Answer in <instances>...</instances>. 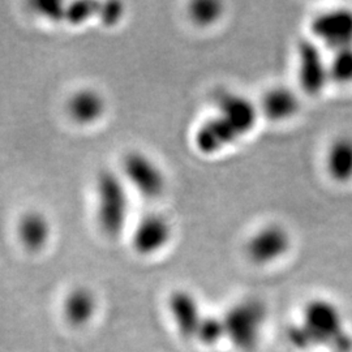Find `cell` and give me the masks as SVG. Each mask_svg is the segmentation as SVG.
Here are the masks:
<instances>
[{
  "instance_id": "5b68a950",
  "label": "cell",
  "mask_w": 352,
  "mask_h": 352,
  "mask_svg": "<svg viewBox=\"0 0 352 352\" xmlns=\"http://www.w3.org/2000/svg\"><path fill=\"white\" fill-rule=\"evenodd\" d=\"M128 187L148 200L158 199L166 189V175L153 158L142 151H129L122 161V174Z\"/></svg>"
},
{
  "instance_id": "4fadbf2b",
  "label": "cell",
  "mask_w": 352,
  "mask_h": 352,
  "mask_svg": "<svg viewBox=\"0 0 352 352\" xmlns=\"http://www.w3.org/2000/svg\"><path fill=\"white\" fill-rule=\"evenodd\" d=\"M17 238L21 245L30 252L42 251L51 239L50 221L41 212H28L17 222Z\"/></svg>"
},
{
  "instance_id": "8fae6325",
  "label": "cell",
  "mask_w": 352,
  "mask_h": 352,
  "mask_svg": "<svg viewBox=\"0 0 352 352\" xmlns=\"http://www.w3.org/2000/svg\"><path fill=\"white\" fill-rule=\"evenodd\" d=\"M106 110L104 97L91 88L78 89L67 102V113L80 126H91L100 122Z\"/></svg>"
},
{
  "instance_id": "7a4b0ae2",
  "label": "cell",
  "mask_w": 352,
  "mask_h": 352,
  "mask_svg": "<svg viewBox=\"0 0 352 352\" xmlns=\"http://www.w3.org/2000/svg\"><path fill=\"white\" fill-rule=\"evenodd\" d=\"M289 340L300 350L317 346H334L343 352L351 349V340L343 330V317L338 305L321 298L307 302L302 324L289 329Z\"/></svg>"
},
{
  "instance_id": "e0dca14e",
  "label": "cell",
  "mask_w": 352,
  "mask_h": 352,
  "mask_svg": "<svg viewBox=\"0 0 352 352\" xmlns=\"http://www.w3.org/2000/svg\"><path fill=\"white\" fill-rule=\"evenodd\" d=\"M330 81L338 85L352 84V47L334 51L329 60Z\"/></svg>"
},
{
  "instance_id": "52a82bcc",
  "label": "cell",
  "mask_w": 352,
  "mask_h": 352,
  "mask_svg": "<svg viewBox=\"0 0 352 352\" xmlns=\"http://www.w3.org/2000/svg\"><path fill=\"white\" fill-rule=\"evenodd\" d=\"M298 80L308 96H318L330 82L329 60L315 39H302L298 46Z\"/></svg>"
},
{
  "instance_id": "2e32d148",
  "label": "cell",
  "mask_w": 352,
  "mask_h": 352,
  "mask_svg": "<svg viewBox=\"0 0 352 352\" xmlns=\"http://www.w3.org/2000/svg\"><path fill=\"white\" fill-rule=\"evenodd\" d=\"M189 17L199 26L215 24L223 14V6L218 0H197L189 6Z\"/></svg>"
},
{
  "instance_id": "ac0fdd59",
  "label": "cell",
  "mask_w": 352,
  "mask_h": 352,
  "mask_svg": "<svg viewBox=\"0 0 352 352\" xmlns=\"http://www.w3.org/2000/svg\"><path fill=\"white\" fill-rule=\"evenodd\" d=\"M102 3L97 1H72L65 3V14L64 23L71 25H82L90 19L97 17L100 14Z\"/></svg>"
},
{
  "instance_id": "9c48e42d",
  "label": "cell",
  "mask_w": 352,
  "mask_h": 352,
  "mask_svg": "<svg viewBox=\"0 0 352 352\" xmlns=\"http://www.w3.org/2000/svg\"><path fill=\"white\" fill-rule=\"evenodd\" d=\"M291 248L289 232L280 225H267L252 235L247 243V256L253 264H273Z\"/></svg>"
},
{
  "instance_id": "6da1fadb",
  "label": "cell",
  "mask_w": 352,
  "mask_h": 352,
  "mask_svg": "<svg viewBox=\"0 0 352 352\" xmlns=\"http://www.w3.org/2000/svg\"><path fill=\"white\" fill-rule=\"evenodd\" d=\"M258 118V106L248 97L236 93L222 94L217 102V113L196 129V149L205 155L225 151L251 133Z\"/></svg>"
},
{
  "instance_id": "277c9868",
  "label": "cell",
  "mask_w": 352,
  "mask_h": 352,
  "mask_svg": "<svg viewBox=\"0 0 352 352\" xmlns=\"http://www.w3.org/2000/svg\"><path fill=\"white\" fill-rule=\"evenodd\" d=\"M226 340L240 351L250 352L258 344L266 320L264 302L257 299H244L232 305L222 317Z\"/></svg>"
},
{
  "instance_id": "ba28073f",
  "label": "cell",
  "mask_w": 352,
  "mask_h": 352,
  "mask_svg": "<svg viewBox=\"0 0 352 352\" xmlns=\"http://www.w3.org/2000/svg\"><path fill=\"white\" fill-rule=\"evenodd\" d=\"M173 238L170 221L160 213L141 217L132 231L131 243L140 256H153L164 250Z\"/></svg>"
},
{
  "instance_id": "7c38bea8",
  "label": "cell",
  "mask_w": 352,
  "mask_h": 352,
  "mask_svg": "<svg viewBox=\"0 0 352 352\" xmlns=\"http://www.w3.org/2000/svg\"><path fill=\"white\" fill-rule=\"evenodd\" d=\"M98 308L96 294L84 286L71 289L64 298L62 312L69 327L81 329L94 318Z\"/></svg>"
},
{
  "instance_id": "30bf717a",
  "label": "cell",
  "mask_w": 352,
  "mask_h": 352,
  "mask_svg": "<svg viewBox=\"0 0 352 352\" xmlns=\"http://www.w3.org/2000/svg\"><path fill=\"white\" fill-rule=\"evenodd\" d=\"M168 311L179 334L186 340H196L204 318L197 298L187 289H176L168 298Z\"/></svg>"
},
{
  "instance_id": "44dd1931",
  "label": "cell",
  "mask_w": 352,
  "mask_h": 352,
  "mask_svg": "<svg viewBox=\"0 0 352 352\" xmlns=\"http://www.w3.org/2000/svg\"><path fill=\"white\" fill-rule=\"evenodd\" d=\"M124 6L122 3L118 1H106L102 3L101 10H100V14H98V20L101 21L102 24L107 28H113V26L118 25L123 16H124Z\"/></svg>"
},
{
  "instance_id": "5bb4252c",
  "label": "cell",
  "mask_w": 352,
  "mask_h": 352,
  "mask_svg": "<svg viewBox=\"0 0 352 352\" xmlns=\"http://www.w3.org/2000/svg\"><path fill=\"white\" fill-rule=\"evenodd\" d=\"M258 109L260 113H264L269 120L283 122L298 113L300 109V101L298 94L291 89L276 87L265 93Z\"/></svg>"
},
{
  "instance_id": "3957f363",
  "label": "cell",
  "mask_w": 352,
  "mask_h": 352,
  "mask_svg": "<svg viewBox=\"0 0 352 352\" xmlns=\"http://www.w3.org/2000/svg\"><path fill=\"white\" fill-rule=\"evenodd\" d=\"M97 223L102 232L115 239L126 230L131 201L123 176L111 170L101 171L96 180Z\"/></svg>"
},
{
  "instance_id": "9a60e30c",
  "label": "cell",
  "mask_w": 352,
  "mask_h": 352,
  "mask_svg": "<svg viewBox=\"0 0 352 352\" xmlns=\"http://www.w3.org/2000/svg\"><path fill=\"white\" fill-rule=\"evenodd\" d=\"M327 170L330 177L337 183L352 180V138L343 136L336 139L327 155Z\"/></svg>"
},
{
  "instance_id": "d6986e66",
  "label": "cell",
  "mask_w": 352,
  "mask_h": 352,
  "mask_svg": "<svg viewBox=\"0 0 352 352\" xmlns=\"http://www.w3.org/2000/svg\"><path fill=\"white\" fill-rule=\"evenodd\" d=\"M223 338H226V329L222 317L204 316L196 340L205 346H214Z\"/></svg>"
},
{
  "instance_id": "8992f818",
  "label": "cell",
  "mask_w": 352,
  "mask_h": 352,
  "mask_svg": "<svg viewBox=\"0 0 352 352\" xmlns=\"http://www.w3.org/2000/svg\"><path fill=\"white\" fill-rule=\"evenodd\" d=\"M309 29L316 42L333 52L352 47V10L340 7L317 13Z\"/></svg>"
},
{
  "instance_id": "ffe728a7",
  "label": "cell",
  "mask_w": 352,
  "mask_h": 352,
  "mask_svg": "<svg viewBox=\"0 0 352 352\" xmlns=\"http://www.w3.org/2000/svg\"><path fill=\"white\" fill-rule=\"evenodd\" d=\"M36 12L52 23H64L65 3L60 0H39L33 4Z\"/></svg>"
}]
</instances>
